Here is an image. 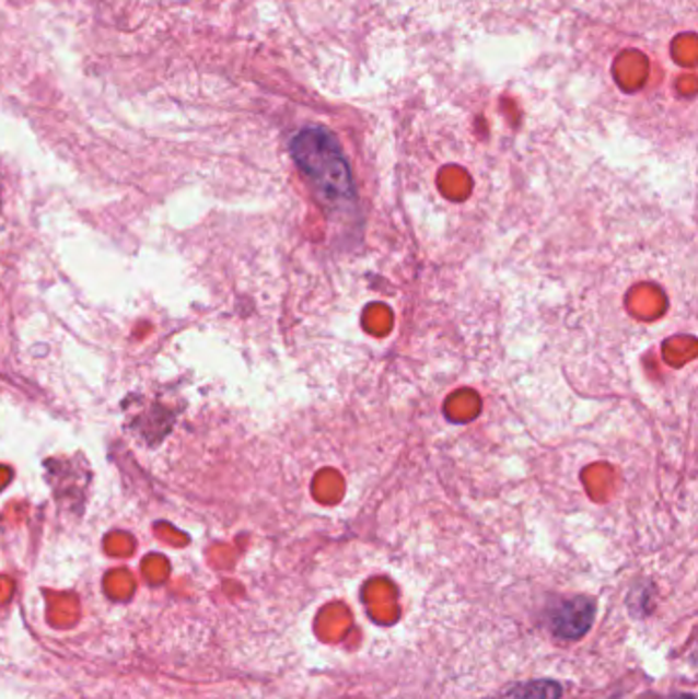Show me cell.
Masks as SVG:
<instances>
[{"instance_id": "cell-1", "label": "cell", "mask_w": 698, "mask_h": 699, "mask_svg": "<svg viewBox=\"0 0 698 699\" xmlns=\"http://www.w3.org/2000/svg\"><path fill=\"white\" fill-rule=\"evenodd\" d=\"M291 155L303 176L316 190L317 199L330 209L352 205L357 199L349 160L340 143L324 127H305L291 140Z\"/></svg>"}, {"instance_id": "cell-3", "label": "cell", "mask_w": 698, "mask_h": 699, "mask_svg": "<svg viewBox=\"0 0 698 699\" xmlns=\"http://www.w3.org/2000/svg\"><path fill=\"white\" fill-rule=\"evenodd\" d=\"M561 687L556 681H531V684L516 685L510 689L502 699H559Z\"/></svg>"}, {"instance_id": "cell-2", "label": "cell", "mask_w": 698, "mask_h": 699, "mask_svg": "<svg viewBox=\"0 0 698 699\" xmlns=\"http://www.w3.org/2000/svg\"><path fill=\"white\" fill-rule=\"evenodd\" d=\"M596 607L586 597H573L563 602L551 616V630L557 637L580 638L592 628Z\"/></svg>"}]
</instances>
